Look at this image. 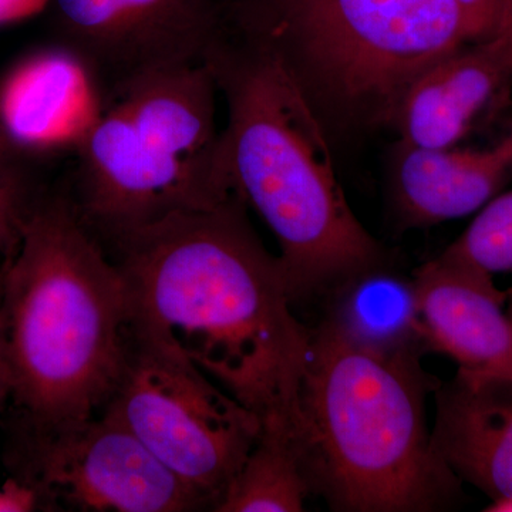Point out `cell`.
I'll return each mask as SVG.
<instances>
[{
	"label": "cell",
	"instance_id": "cell-8",
	"mask_svg": "<svg viewBox=\"0 0 512 512\" xmlns=\"http://www.w3.org/2000/svg\"><path fill=\"white\" fill-rule=\"evenodd\" d=\"M77 214L107 241L175 211L220 204L235 190L164 156L111 103L77 148Z\"/></svg>",
	"mask_w": 512,
	"mask_h": 512
},
{
	"label": "cell",
	"instance_id": "cell-9",
	"mask_svg": "<svg viewBox=\"0 0 512 512\" xmlns=\"http://www.w3.org/2000/svg\"><path fill=\"white\" fill-rule=\"evenodd\" d=\"M512 83V15L504 28L454 50L404 90L393 120L403 146H458L503 101Z\"/></svg>",
	"mask_w": 512,
	"mask_h": 512
},
{
	"label": "cell",
	"instance_id": "cell-16",
	"mask_svg": "<svg viewBox=\"0 0 512 512\" xmlns=\"http://www.w3.org/2000/svg\"><path fill=\"white\" fill-rule=\"evenodd\" d=\"M309 495L291 426L264 421L251 453L214 511L299 512Z\"/></svg>",
	"mask_w": 512,
	"mask_h": 512
},
{
	"label": "cell",
	"instance_id": "cell-5",
	"mask_svg": "<svg viewBox=\"0 0 512 512\" xmlns=\"http://www.w3.org/2000/svg\"><path fill=\"white\" fill-rule=\"evenodd\" d=\"M101 413L127 427L215 510L261 419L183 356L128 329L126 363Z\"/></svg>",
	"mask_w": 512,
	"mask_h": 512
},
{
	"label": "cell",
	"instance_id": "cell-10",
	"mask_svg": "<svg viewBox=\"0 0 512 512\" xmlns=\"http://www.w3.org/2000/svg\"><path fill=\"white\" fill-rule=\"evenodd\" d=\"M106 109L92 70L59 43L29 53L0 76V134L9 148L77 150Z\"/></svg>",
	"mask_w": 512,
	"mask_h": 512
},
{
	"label": "cell",
	"instance_id": "cell-22",
	"mask_svg": "<svg viewBox=\"0 0 512 512\" xmlns=\"http://www.w3.org/2000/svg\"><path fill=\"white\" fill-rule=\"evenodd\" d=\"M485 511L512 512V498H507V500L493 501V503L488 505V508H485Z\"/></svg>",
	"mask_w": 512,
	"mask_h": 512
},
{
	"label": "cell",
	"instance_id": "cell-19",
	"mask_svg": "<svg viewBox=\"0 0 512 512\" xmlns=\"http://www.w3.org/2000/svg\"><path fill=\"white\" fill-rule=\"evenodd\" d=\"M12 397V382L6 355L5 319H3V268L0 264V417Z\"/></svg>",
	"mask_w": 512,
	"mask_h": 512
},
{
	"label": "cell",
	"instance_id": "cell-21",
	"mask_svg": "<svg viewBox=\"0 0 512 512\" xmlns=\"http://www.w3.org/2000/svg\"><path fill=\"white\" fill-rule=\"evenodd\" d=\"M497 28L504 25L512 0H471Z\"/></svg>",
	"mask_w": 512,
	"mask_h": 512
},
{
	"label": "cell",
	"instance_id": "cell-17",
	"mask_svg": "<svg viewBox=\"0 0 512 512\" xmlns=\"http://www.w3.org/2000/svg\"><path fill=\"white\" fill-rule=\"evenodd\" d=\"M443 254L491 275L512 271V188L485 204Z\"/></svg>",
	"mask_w": 512,
	"mask_h": 512
},
{
	"label": "cell",
	"instance_id": "cell-23",
	"mask_svg": "<svg viewBox=\"0 0 512 512\" xmlns=\"http://www.w3.org/2000/svg\"><path fill=\"white\" fill-rule=\"evenodd\" d=\"M9 147L8 144L3 140L2 134H0V164H9L8 161Z\"/></svg>",
	"mask_w": 512,
	"mask_h": 512
},
{
	"label": "cell",
	"instance_id": "cell-20",
	"mask_svg": "<svg viewBox=\"0 0 512 512\" xmlns=\"http://www.w3.org/2000/svg\"><path fill=\"white\" fill-rule=\"evenodd\" d=\"M49 0H0V26L36 15Z\"/></svg>",
	"mask_w": 512,
	"mask_h": 512
},
{
	"label": "cell",
	"instance_id": "cell-3",
	"mask_svg": "<svg viewBox=\"0 0 512 512\" xmlns=\"http://www.w3.org/2000/svg\"><path fill=\"white\" fill-rule=\"evenodd\" d=\"M6 355L18 423L96 416L126 363V281L69 198L30 202L3 256Z\"/></svg>",
	"mask_w": 512,
	"mask_h": 512
},
{
	"label": "cell",
	"instance_id": "cell-14",
	"mask_svg": "<svg viewBox=\"0 0 512 512\" xmlns=\"http://www.w3.org/2000/svg\"><path fill=\"white\" fill-rule=\"evenodd\" d=\"M512 181V121L491 143L446 148L400 147L394 200L410 227L480 211Z\"/></svg>",
	"mask_w": 512,
	"mask_h": 512
},
{
	"label": "cell",
	"instance_id": "cell-2",
	"mask_svg": "<svg viewBox=\"0 0 512 512\" xmlns=\"http://www.w3.org/2000/svg\"><path fill=\"white\" fill-rule=\"evenodd\" d=\"M207 63L228 106L221 164L278 239L292 305L329 298L382 265V248L338 181L315 104L292 73L249 40H222Z\"/></svg>",
	"mask_w": 512,
	"mask_h": 512
},
{
	"label": "cell",
	"instance_id": "cell-11",
	"mask_svg": "<svg viewBox=\"0 0 512 512\" xmlns=\"http://www.w3.org/2000/svg\"><path fill=\"white\" fill-rule=\"evenodd\" d=\"M414 284L430 350L456 360L458 369L512 375L508 292L493 275L441 254L421 266Z\"/></svg>",
	"mask_w": 512,
	"mask_h": 512
},
{
	"label": "cell",
	"instance_id": "cell-13",
	"mask_svg": "<svg viewBox=\"0 0 512 512\" xmlns=\"http://www.w3.org/2000/svg\"><path fill=\"white\" fill-rule=\"evenodd\" d=\"M217 82L210 64L168 67L128 84L119 104L138 133L164 156L234 188L221 165L215 121Z\"/></svg>",
	"mask_w": 512,
	"mask_h": 512
},
{
	"label": "cell",
	"instance_id": "cell-1",
	"mask_svg": "<svg viewBox=\"0 0 512 512\" xmlns=\"http://www.w3.org/2000/svg\"><path fill=\"white\" fill-rule=\"evenodd\" d=\"M235 191L111 239L136 335L173 350L262 421L292 424L311 328L292 312L279 256Z\"/></svg>",
	"mask_w": 512,
	"mask_h": 512
},
{
	"label": "cell",
	"instance_id": "cell-15",
	"mask_svg": "<svg viewBox=\"0 0 512 512\" xmlns=\"http://www.w3.org/2000/svg\"><path fill=\"white\" fill-rule=\"evenodd\" d=\"M325 316L336 332L359 348L386 355H423L426 332L414 278L373 266L329 296Z\"/></svg>",
	"mask_w": 512,
	"mask_h": 512
},
{
	"label": "cell",
	"instance_id": "cell-18",
	"mask_svg": "<svg viewBox=\"0 0 512 512\" xmlns=\"http://www.w3.org/2000/svg\"><path fill=\"white\" fill-rule=\"evenodd\" d=\"M26 200L18 177L9 164H0V252L8 255L19 238L20 222L28 211Z\"/></svg>",
	"mask_w": 512,
	"mask_h": 512
},
{
	"label": "cell",
	"instance_id": "cell-7",
	"mask_svg": "<svg viewBox=\"0 0 512 512\" xmlns=\"http://www.w3.org/2000/svg\"><path fill=\"white\" fill-rule=\"evenodd\" d=\"M59 45L116 100L144 74L207 62L224 36L214 0H53Z\"/></svg>",
	"mask_w": 512,
	"mask_h": 512
},
{
	"label": "cell",
	"instance_id": "cell-24",
	"mask_svg": "<svg viewBox=\"0 0 512 512\" xmlns=\"http://www.w3.org/2000/svg\"><path fill=\"white\" fill-rule=\"evenodd\" d=\"M508 306H507V312L508 316H510L511 322H512V289L508 291Z\"/></svg>",
	"mask_w": 512,
	"mask_h": 512
},
{
	"label": "cell",
	"instance_id": "cell-4",
	"mask_svg": "<svg viewBox=\"0 0 512 512\" xmlns=\"http://www.w3.org/2000/svg\"><path fill=\"white\" fill-rule=\"evenodd\" d=\"M420 356L353 345L328 322L311 329L292 439L311 494L343 512L456 507L458 480L431 447Z\"/></svg>",
	"mask_w": 512,
	"mask_h": 512
},
{
	"label": "cell",
	"instance_id": "cell-6",
	"mask_svg": "<svg viewBox=\"0 0 512 512\" xmlns=\"http://www.w3.org/2000/svg\"><path fill=\"white\" fill-rule=\"evenodd\" d=\"M9 464L42 510H208L119 420L106 413L29 426L15 421Z\"/></svg>",
	"mask_w": 512,
	"mask_h": 512
},
{
	"label": "cell",
	"instance_id": "cell-12",
	"mask_svg": "<svg viewBox=\"0 0 512 512\" xmlns=\"http://www.w3.org/2000/svg\"><path fill=\"white\" fill-rule=\"evenodd\" d=\"M434 393V453L491 503L512 498L511 373L458 369Z\"/></svg>",
	"mask_w": 512,
	"mask_h": 512
}]
</instances>
